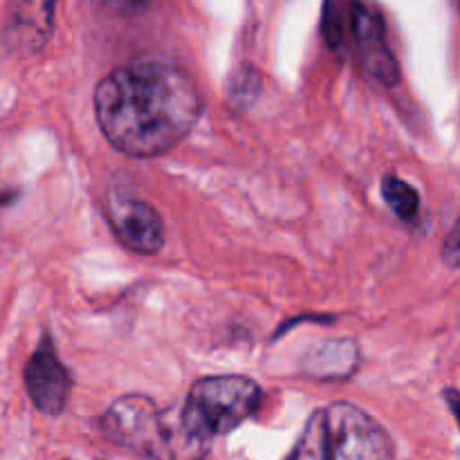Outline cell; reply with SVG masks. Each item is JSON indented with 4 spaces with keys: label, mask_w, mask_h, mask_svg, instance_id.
Segmentation results:
<instances>
[{
    "label": "cell",
    "mask_w": 460,
    "mask_h": 460,
    "mask_svg": "<svg viewBox=\"0 0 460 460\" xmlns=\"http://www.w3.org/2000/svg\"><path fill=\"white\" fill-rule=\"evenodd\" d=\"M102 429L111 443L148 460H202L209 440L187 429L182 407L157 409L146 395H124L103 413Z\"/></svg>",
    "instance_id": "obj_2"
},
{
    "label": "cell",
    "mask_w": 460,
    "mask_h": 460,
    "mask_svg": "<svg viewBox=\"0 0 460 460\" xmlns=\"http://www.w3.org/2000/svg\"><path fill=\"white\" fill-rule=\"evenodd\" d=\"M106 218L117 241L130 252L151 256L164 245V220L155 207L128 193H111L106 202Z\"/></svg>",
    "instance_id": "obj_5"
},
{
    "label": "cell",
    "mask_w": 460,
    "mask_h": 460,
    "mask_svg": "<svg viewBox=\"0 0 460 460\" xmlns=\"http://www.w3.org/2000/svg\"><path fill=\"white\" fill-rule=\"evenodd\" d=\"M202 108L196 81L157 58L117 67L94 90L103 137L130 157L169 153L196 128Z\"/></svg>",
    "instance_id": "obj_1"
},
{
    "label": "cell",
    "mask_w": 460,
    "mask_h": 460,
    "mask_svg": "<svg viewBox=\"0 0 460 460\" xmlns=\"http://www.w3.org/2000/svg\"><path fill=\"white\" fill-rule=\"evenodd\" d=\"M322 34L332 52H344L350 34V3L346 0H323Z\"/></svg>",
    "instance_id": "obj_10"
},
{
    "label": "cell",
    "mask_w": 460,
    "mask_h": 460,
    "mask_svg": "<svg viewBox=\"0 0 460 460\" xmlns=\"http://www.w3.org/2000/svg\"><path fill=\"white\" fill-rule=\"evenodd\" d=\"M288 460H331L328 452V429H326V411L313 413V418L305 425L299 443L295 445Z\"/></svg>",
    "instance_id": "obj_11"
},
{
    "label": "cell",
    "mask_w": 460,
    "mask_h": 460,
    "mask_svg": "<svg viewBox=\"0 0 460 460\" xmlns=\"http://www.w3.org/2000/svg\"><path fill=\"white\" fill-rule=\"evenodd\" d=\"M331 460H394L389 434L364 409L335 402L326 409Z\"/></svg>",
    "instance_id": "obj_4"
},
{
    "label": "cell",
    "mask_w": 460,
    "mask_h": 460,
    "mask_svg": "<svg viewBox=\"0 0 460 460\" xmlns=\"http://www.w3.org/2000/svg\"><path fill=\"white\" fill-rule=\"evenodd\" d=\"M25 386L31 402L45 416H58L66 409L72 391V377L58 359L49 337L40 341L39 349L25 367Z\"/></svg>",
    "instance_id": "obj_8"
},
{
    "label": "cell",
    "mask_w": 460,
    "mask_h": 460,
    "mask_svg": "<svg viewBox=\"0 0 460 460\" xmlns=\"http://www.w3.org/2000/svg\"><path fill=\"white\" fill-rule=\"evenodd\" d=\"M261 90H263V79H261L259 70L254 66H238L234 70V75L229 76V85H227V99L234 103L236 108H250L252 103L259 99Z\"/></svg>",
    "instance_id": "obj_13"
},
{
    "label": "cell",
    "mask_w": 460,
    "mask_h": 460,
    "mask_svg": "<svg viewBox=\"0 0 460 460\" xmlns=\"http://www.w3.org/2000/svg\"><path fill=\"white\" fill-rule=\"evenodd\" d=\"M350 36H353L358 61L364 75L385 88L398 85L400 67L386 43L385 21L376 9L359 0L350 3Z\"/></svg>",
    "instance_id": "obj_6"
},
{
    "label": "cell",
    "mask_w": 460,
    "mask_h": 460,
    "mask_svg": "<svg viewBox=\"0 0 460 460\" xmlns=\"http://www.w3.org/2000/svg\"><path fill=\"white\" fill-rule=\"evenodd\" d=\"M102 3L106 4V7L115 9V12L128 13V12H137V9H142L148 0H102Z\"/></svg>",
    "instance_id": "obj_15"
},
{
    "label": "cell",
    "mask_w": 460,
    "mask_h": 460,
    "mask_svg": "<svg viewBox=\"0 0 460 460\" xmlns=\"http://www.w3.org/2000/svg\"><path fill=\"white\" fill-rule=\"evenodd\" d=\"M443 261L449 265V268H460V218L452 227L449 236L445 238Z\"/></svg>",
    "instance_id": "obj_14"
},
{
    "label": "cell",
    "mask_w": 460,
    "mask_h": 460,
    "mask_svg": "<svg viewBox=\"0 0 460 460\" xmlns=\"http://www.w3.org/2000/svg\"><path fill=\"white\" fill-rule=\"evenodd\" d=\"M57 0H9L3 45L12 57L27 58L48 45L54 30Z\"/></svg>",
    "instance_id": "obj_7"
},
{
    "label": "cell",
    "mask_w": 460,
    "mask_h": 460,
    "mask_svg": "<svg viewBox=\"0 0 460 460\" xmlns=\"http://www.w3.org/2000/svg\"><path fill=\"white\" fill-rule=\"evenodd\" d=\"M445 400H447L449 409H452L454 418H456V422H458V427H460V391L447 389V391H445Z\"/></svg>",
    "instance_id": "obj_16"
},
{
    "label": "cell",
    "mask_w": 460,
    "mask_h": 460,
    "mask_svg": "<svg viewBox=\"0 0 460 460\" xmlns=\"http://www.w3.org/2000/svg\"><path fill=\"white\" fill-rule=\"evenodd\" d=\"M301 368L308 377L323 382L349 380L359 368V346L353 340H331L313 346Z\"/></svg>",
    "instance_id": "obj_9"
},
{
    "label": "cell",
    "mask_w": 460,
    "mask_h": 460,
    "mask_svg": "<svg viewBox=\"0 0 460 460\" xmlns=\"http://www.w3.org/2000/svg\"><path fill=\"white\" fill-rule=\"evenodd\" d=\"M382 196L398 218L411 220L420 211V196L411 184L400 180L398 175H386L382 180Z\"/></svg>",
    "instance_id": "obj_12"
},
{
    "label": "cell",
    "mask_w": 460,
    "mask_h": 460,
    "mask_svg": "<svg viewBox=\"0 0 460 460\" xmlns=\"http://www.w3.org/2000/svg\"><path fill=\"white\" fill-rule=\"evenodd\" d=\"M456 3H458V4H460V0H456Z\"/></svg>",
    "instance_id": "obj_17"
},
{
    "label": "cell",
    "mask_w": 460,
    "mask_h": 460,
    "mask_svg": "<svg viewBox=\"0 0 460 460\" xmlns=\"http://www.w3.org/2000/svg\"><path fill=\"white\" fill-rule=\"evenodd\" d=\"M263 391L243 376H218L198 380L182 404L187 429L202 440L225 436L254 416Z\"/></svg>",
    "instance_id": "obj_3"
}]
</instances>
